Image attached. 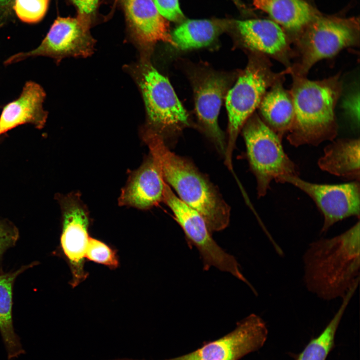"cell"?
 I'll return each instance as SVG.
<instances>
[{
    "instance_id": "obj_30",
    "label": "cell",
    "mask_w": 360,
    "mask_h": 360,
    "mask_svg": "<svg viewBox=\"0 0 360 360\" xmlns=\"http://www.w3.org/2000/svg\"><path fill=\"white\" fill-rule=\"evenodd\" d=\"M14 0H0V6L6 7L9 6Z\"/></svg>"
},
{
    "instance_id": "obj_24",
    "label": "cell",
    "mask_w": 360,
    "mask_h": 360,
    "mask_svg": "<svg viewBox=\"0 0 360 360\" xmlns=\"http://www.w3.org/2000/svg\"><path fill=\"white\" fill-rule=\"evenodd\" d=\"M85 258L111 269L116 268L119 264L114 250L102 242L91 237L88 239Z\"/></svg>"
},
{
    "instance_id": "obj_20",
    "label": "cell",
    "mask_w": 360,
    "mask_h": 360,
    "mask_svg": "<svg viewBox=\"0 0 360 360\" xmlns=\"http://www.w3.org/2000/svg\"><path fill=\"white\" fill-rule=\"evenodd\" d=\"M38 264L33 262L7 273L0 272V333L7 352L8 360H13L25 351L16 333L12 320V290L16 278L20 274Z\"/></svg>"
},
{
    "instance_id": "obj_27",
    "label": "cell",
    "mask_w": 360,
    "mask_h": 360,
    "mask_svg": "<svg viewBox=\"0 0 360 360\" xmlns=\"http://www.w3.org/2000/svg\"><path fill=\"white\" fill-rule=\"evenodd\" d=\"M159 13L170 20L177 22L184 18L178 0H152Z\"/></svg>"
},
{
    "instance_id": "obj_12",
    "label": "cell",
    "mask_w": 360,
    "mask_h": 360,
    "mask_svg": "<svg viewBox=\"0 0 360 360\" xmlns=\"http://www.w3.org/2000/svg\"><path fill=\"white\" fill-rule=\"evenodd\" d=\"M288 182L306 194L315 202L324 216L321 233L326 232L335 223L350 216H360V182L326 184L311 183L298 176H288L280 183Z\"/></svg>"
},
{
    "instance_id": "obj_22",
    "label": "cell",
    "mask_w": 360,
    "mask_h": 360,
    "mask_svg": "<svg viewBox=\"0 0 360 360\" xmlns=\"http://www.w3.org/2000/svg\"><path fill=\"white\" fill-rule=\"evenodd\" d=\"M224 26V23L218 20H187L173 31L171 35L173 46L181 50L207 46L218 36Z\"/></svg>"
},
{
    "instance_id": "obj_26",
    "label": "cell",
    "mask_w": 360,
    "mask_h": 360,
    "mask_svg": "<svg viewBox=\"0 0 360 360\" xmlns=\"http://www.w3.org/2000/svg\"><path fill=\"white\" fill-rule=\"evenodd\" d=\"M18 238L16 228L8 220H0V260L4 252L16 244Z\"/></svg>"
},
{
    "instance_id": "obj_1",
    "label": "cell",
    "mask_w": 360,
    "mask_h": 360,
    "mask_svg": "<svg viewBox=\"0 0 360 360\" xmlns=\"http://www.w3.org/2000/svg\"><path fill=\"white\" fill-rule=\"evenodd\" d=\"M142 136L164 180L178 198L202 216L212 234L226 228L230 208L208 178L190 160L172 152L162 138L150 128L143 129Z\"/></svg>"
},
{
    "instance_id": "obj_6",
    "label": "cell",
    "mask_w": 360,
    "mask_h": 360,
    "mask_svg": "<svg viewBox=\"0 0 360 360\" xmlns=\"http://www.w3.org/2000/svg\"><path fill=\"white\" fill-rule=\"evenodd\" d=\"M250 169L256 177L259 198L266 195L270 182H281L288 176H298L296 164L284 152L282 138L257 115L242 127Z\"/></svg>"
},
{
    "instance_id": "obj_3",
    "label": "cell",
    "mask_w": 360,
    "mask_h": 360,
    "mask_svg": "<svg viewBox=\"0 0 360 360\" xmlns=\"http://www.w3.org/2000/svg\"><path fill=\"white\" fill-rule=\"evenodd\" d=\"M294 118L287 139L294 146H318L338 133L334 109L342 90L338 74L320 80L290 73Z\"/></svg>"
},
{
    "instance_id": "obj_9",
    "label": "cell",
    "mask_w": 360,
    "mask_h": 360,
    "mask_svg": "<svg viewBox=\"0 0 360 360\" xmlns=\"http://www.w3.org/2000/svg\"><path fill=\"white\" fill-rule=\"evenodd\" d=\"M88 24V20L81 17L58 18L38 47L12 56L4 64H12L38 56L51 58L57 64L66 57L90 56L94 41L90 34Z\"/></svg>"
},
{
    "instance_id": "obj_17",
    "label": "cell",
    "mask_w": 360,
    "mask_h": 360,
    "mask_svg": "<svg viewBox=\"0 0 360 360\" xmlns=\"http://www.w3.org/2000/svg\"><path fill=\"white\" fill-rule=\"evenodd\" d=\"M126 17L133 36L142 48L157 42L173 45L168 24L152 0H124Z\"/></svg>"
},
{
    "instance_id": "obj_16",
    "label": "cell",
    "mask_w": 360,
    "mask_h": 360,
    "mask_svg": "<svg viewBox=\"0 0 360 360\" xmlns=\"http://www.w3.org/2000/svg\"><path fill=\"white\" fill-rule=\"evenodd\" d=\"M46 96L38 84L27 82L20 96L6 104L0 116V136L20 125L30 124L42 129L46 122L48 112L42 106Z\"/></svg>"
},
{
    "instance_id": "obj_14",
    "label": "cell",
    "mask_w": 360,
    "mask_h": 360,
    "mask_svg": "<svg viewBox=\"0 0 360 360\" xmlns=\"http://www.w3.org/2000/svg\"><path fill=\"white\" fill-rule=\"evenodd\" d=\"M164 180L152 156L132 172L118 198L120 206L148 210L162 201Z\"/></svg>"
},
{
    "instance_id": "obj_15",
    "label": "cell",
    "mask_w": 360,
    "mask_h": 360,
    "mask_svg": "<svg viewBox=\"0 0 360 360\" xmlns=\"http://www.w3.org/2000/svg\"><path fill=\"white\" fill-rule=\"evenodd\" d=\"M226 84L224 78L212 74L205 78L198 86L195 96L196 110L198 120L218 152L224 156L226 143L218 120Z\"/></svg>"
},
{
    "instance_id": "obj_4",
    "label": "cell",
    "mask_w": 360,
    "mask_h": 360,
    "mask_svg": "<svg viewBox=\"0 0 360 360\" xmlns=\"http://www.w3.org/2000/svg\"><path fill=\"white\" fill-rule=\"evenodd\" d=\"M359 18L324 16L317 14L294 38L299 56L290 73L306 76L318 62L358 44Z\"/></svg>"
},
{
    "instance_id": "obj_13",
    "label": "cell",
    "mask_w": 360,
    "mask_h": 360,
    "mask_svg": "<svg viewBox=\"0 0 360 360\" xmlns=\"http://www.w3.org/2000/svg\"><path fill=\"white\" fill-rule=\"evenodd\" d=\"M244 44L250 49L278 60L288 68L293 52L284 30L273 20L266 19L237 22Z\"/></svg>"
},
{
    "instance_id": "obj_8",
    "label": "cell",
    "mask_w": 360,
    "mask_h": 360,
    "mask_svg": "<svg viewBox=\"0 0 360 360\" xmlns=\"http://www.w3.org/2000/svg\"><path fill=\"white\" fill-rule=\"evenodd\" d=\"M162 201L172 212L188 242L198 250L204 270L214 267L230 273L253 289L242 273L236 258L224 251L213 239L202 216L180 199L164 180Z\"/></svg>"
},
{
    "instance_id": "obj_29",
    "label": "cell",
    "mask_w": 360,
    "mask_h": 360,
    "mask_svg": "<svg viewBox=\"0 0 360 360\" xmlns=\"http://www.w3.org/2000/svg\"><path fill=\"white\" fill-rule=\"evenodd\" d=\"M71 0L78 8L80 17L86 20L88 17L91 16V15L94 13L98 1V0Z\"/></svg>"
},
{
    "instance_id": "obj_2",
    "label": "cell",
    "mask_w": 360,
    "mask_h": 360,
    "mask_svg": "<svg viewBox=\"0 0 360 360\" xmlns=\"http://www.w3.org/2000/svg\"><path fill=\"white\" fill-rule=\"evenodd\" d=\"M360 250L359 221L338 236L310 244L303 256L308 290L325 300L343 298L358 284Z\"/></svg>"
},
{
    "instance_id": "obj_10",
    "label": "cell",
    "mask_w": 360,
    "mask_h": 360,
    "mask_svg": "<svg viewBox=\"0 0 360 360\" xmlns=\"http://www.w3.org/2000/svg\"><path fill=\"white\" fill-rule=\"evenodd\" d=\"M264 321L252 314L231 332L186 354L164 360H238L260 348L268 338Z\"/></svg>"
},
{
    "instance_id": "obj_5",
    "label": "cell",
    "mask_w": 360,
    "mask_h": 360,
    "mask_svg": "<svg viewBox=\"0 0 360 360\" xmlns=\"http://www.w3.org/2000/svg\"><path fill=\"white\" fill-rule=\"evenodd\" d=\"M272 64L264 56L252 60L226 98L228 117V138L224 164L232 170V153L236 138L247 120L259 104L267 90L290 74V68L280 72H274Z\"/></svg>"
},
{
    "instance_id": "obj_25",
    "label": "cell",
    "mask_w": 360,
    "mask_h": 360,
    "mask_svg": "<svg viewBox=\"0 0 360 360\" xmlns=\"http://www.w3.org/2000/svg\"><path fill=\"white\" fill-rule=\"evenodd\" d=\"M50 0H15L14 9L18 17L26 23H36L45 15Z\"/></svg>"
},
{
    "instance_id": "obj_19",
    "label": "cell",
    "mask_w": 360,
    "mask_h": 360,
    "mask_svg": "<svg viewBox=\"0 0 360 360\" xmlns=\"http://www.w3.org/2000/svg\"><path fill=\"white\" fill-rule=\"evenodd\" d=\"M284 78L266 91L259 104L262 120L282 139L288 133L294 118V108L290 90L282 85Z\"/></svg>"
},
{
    "instance_id": "obj_23",
    "label": "cell",
    "mask_w": 360,
    "mask_h": 360,
    "mask_svg": "<svg viewBox=\"0 0 360 360\" xmlns=\"http://www.w3.org/2000/svg\"><path fill=\"white\" fill-rule=\"evenodd\" d=\"M356 290H350L342 298L338 311L316 338L312 340L298 355L296 360H326L334 346L335 336L340 322Z\"/></svg>"
},
{
    "instance_id": "obj_18",
    "label": "cell",
    "mask_w": 360,
    "mask_h": 360,
    "mask_svg": "<svg viewBox=\"0 0 360 360\" xmlns=\"http://www.w3.org/2000/svg\"><path fill=\"white\" fill-rule=\"evenodd\" d=\"M324 171L348 180L360 182V140H338L327 146L318 160Z\"/></svg>"
},
{
    "instance_id": "obj_21",
    "label": "cell",
    "mask_w": 360,
    "mask_h": 360,
    "mask_svg": "<svg viewBox=\"0 0 360 360\" xmlns=\"http://www.w3.org/2000/svg\"><path fill=\"white\" fill-rule=\"evenodd\" d=\"M255 8L266 12L294 38L318 14L304 0H253Z\"/></svg>"
},
{
    "instance_id": "obj_11",
    "label": "cell",
    "mask_w": 360,
    "mask_h": 360,
    "mask_svg": "<svg viewBox=\"0 0 360 360\" xmlns=\"http://www.w3.org/2000/svg\"><path fill=\"white\" fill-rule=\"evenodd\" d=\"M57 197L62 218L60 246L71 270L70 284L75 287L88 276L84 264L90 238L89 214L78 194L72 192Z\"/></svg>"
},
{
    "instance_id": "obj_28",
    "label": "cell",
    "mask_w": 360,
    "mask_h": 360,
    "mask_svg": "<svg viewBox=\"0 0 360 360\" xmlns=\"http://www.w3.org/2000/svg\"><path fill=\"white\" fill-rule=\"evenodd\" d=\"M344 108L352 120L358 124L360 120V94L359 92H352L344 100Z\"/></svg>"
},
{
    "instance_id": "obj_7",
    "label": "cell",
    "mask_w": 360,
    "mask_h": 360,
    "mask_svg": "<svg viewBox=\"0 0 360 360\" xmlns=\"http://www.w3.org/2000/svg\"><path fill=\"white\" fill-rule=\"evenodd\" d=\"M128 69L142 94L148 128L162 136L189 125L187 112L168 80L152 65L146 54Z\"/></svg>"
}]
</instances>
